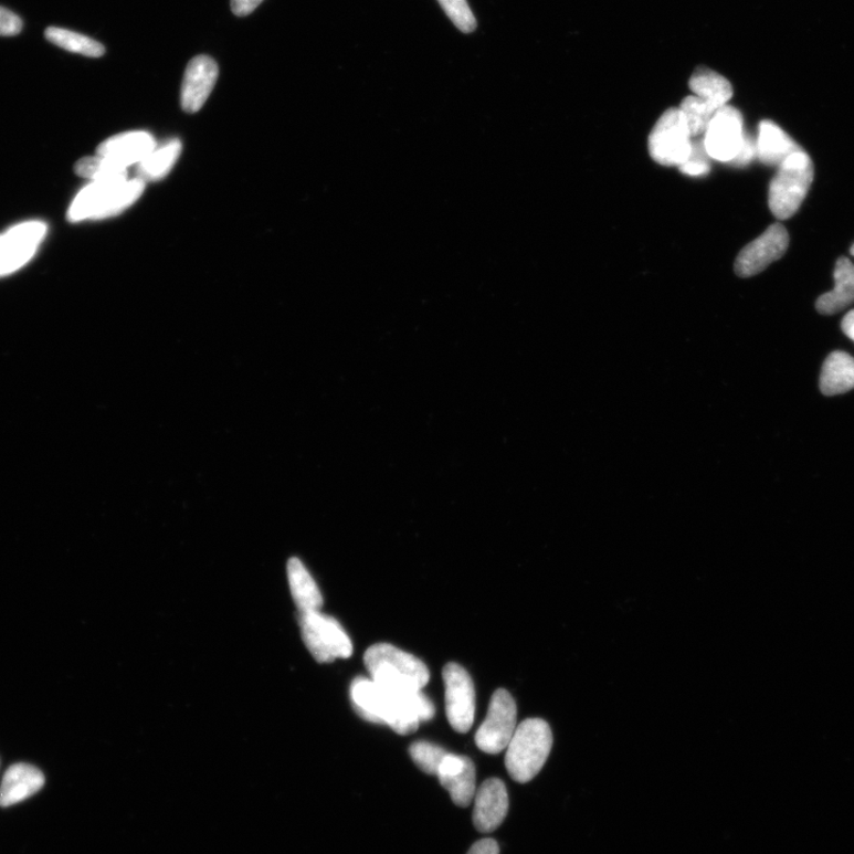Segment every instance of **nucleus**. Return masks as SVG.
<instances>
[{
	"label": "nucleus",
	"mask_w": 854,
	"mask_h": 854,
	"mask_svg": "<svg viewBox=\"0 0 854 854\" xmlns=\"http://www.w3.org/2000/svg\"><path fill=\"white\" fill-rule=\"evenodd\" d=\"M439 3L447 14V18L464 34H471L476 29L475 15L466 0H439Z\"/></svg>",
	"instance_id": "nucleus-28"
},
{
	"label": "nucleus",
	"mask_w": 854,
	"mask_h": 854,
	"mask_svg": "<svg viewBox=\"0 0 854 854\" xmlns=\"http://www.w3.org/2000/svg\"><path fill=\"white\" fill-rule=\"evenodd\" d=\"M693 138L681 108H670L657 120L649 139V149L656 164L681 167L693 150Z\"/></svg>",
	"instance_id": "nucleus-7"
},
{
	"label": "nucleus",
	"mask_w": 854,
	"mask_h": 854,
	"mask_svg": "<svg viewBox=\"0 0 854 854\" xmlns=\"http://www.w3.org/2000/svg\"><path fill=\"white\" fill-rule=\"evenodd\" d=\"M370 679L396 690H422L430 682V672L421 658L389 643H377L363 655Z\"/></svg>",
	"instance_id": "nucleus-2"
},
{
	"label": "nucleus",
	"mask_w": 854,
	"mask_h": 854,
	"mask_svg": "<svg viewBox=\"0 0 854 854\" xmlns=\"http://www.w3.org/2000/svg\"><path fill=\"white\" fill-rule=\"evenodd\" d=\"M789 246V234L781 223H773L759 238L739 252L735 262L736 275L749 278L763 272L770 264L778 262Z\"/></svg>",
	"instance_id": "nucleus-12"
},
{
	"label": "nucleus",
	"mask_w": 854,
	"mask_h": 854,
	"mask_svg": "<svg viewBox=\"0 0 854 854\" xmlns=\"http://www.w3.org/2000/svg\"><path fill=\"white\" fill-rule=\"evenodd\" d=\"M681 110L688 126L690 137L699 138L705 135L708 125H710L719 109L698 98L697 95H689L683 101Z\"/></svg>",
	"instance_id": "nucleus-26"
},
{
	"label": "nucleus",
	"mask_w": 854,
	"mask_h": 854,
	"mask_svg": "<svg viewBox=\"0 0 854 854\" xmlns=\"http://www.w3.org/2000/svg\"><path fill=\"white\" fill-rule=\"evenodd\" d=\"M756 148L757 158H759L765 166L778 168L789 156L802 150L797 141L789 137L778 124L771 120H763L760 123Z\"/></svg>",
	"instance_id": "nucleus-18"
},
{
	"label": "nucleus",
	"mask_w": 854,
	"mask_h": 854,
	"mask_svg": "<svg viewBox=\"0 0 854 854\" xmlns=\"http://www.w3.org/2000/svg\"><path fill=\"white\" fill-rule=\"evenodd\" d=\"M517 719L518 708L510 693L497 689L492 696L487 717L475 736L478 749L491 755L506 750L517 730Z\"/></svg>",
	"instance_id": "nucleus-8"
},
{
	"label": "nucleus",
	"mask_w": 854,
	"mask_h": 854,
	"mask_svg": "<svg viewBox=\"0 0 854 854\" xmlns=\"http://www.w3.org/2000/svg\"><path fill=\"white\" fill-rule=\"evenodd\" d=\"M854 389V359L844 351H834L821 369L820 390L837 396Z\"/></svg>",
	"instance_id": "nucleus-20"
},
{
	"label": "nucleus",
	"mask_w": 854,
	"mask_h": 854,
	"mask_svg": "<svg viewBox=\"0 0 854 854\" xmlns=\"http://www.w3.org/2000/svg\"><path fill=\"white\" fill-rule=\"evenodd\" d=\"M156 147L157 143L150 134L134 131L108 138L99 145L96 152L127 169L139 165Z\"/></svg>",
	"instance_id": "nucleus-16"
},
{
	"label": "nucleus",
	"mask_w": 854,
	"mask_h": 854,
	"mask_svg": "<svg viewBox=\"0 0 854 854\" xmlns=\"http://www.w3.org/2000/svg\"><path fill=\"white\" fill-rule=\"evenodd\" d=\"M46 231L44 222L28 221L0 234V277L27 265L36 254Z\"/></svg>",
	"instance_id": "nucleus-11"
},
{
	"label": "nucleus",
	"mask_w": 854,
	"mask_h": 854,
	"mask_svg": "<svg viewBox=\"0 0 854 854\" xmlns=\"http://www.w3.org/2000/svg\"><path fill=\"white\" fill-rule=\"evenodd\" d=\"M23 29V22L18 14L0 7V36L19 35Z\"/></svg>",
	"instance_id": "nucleus-30"
},
{
	"label": "nucleus",
	"mask_w": 854,
	"mask_h": 854,
	"mask_svg": "<svg viewBox=\"0 0 854 854\" xmlns=\"http://www.w3.org/2000/svg\"><path fill=\"white\" fill-rule=\"evenodd\" d=\"M145 182L136 179L125 182H92L73 201L68 220H101L116 217L133 205L144 192Z\"/></svg>",
	"instance_id": "nucleus-5"
},
{
	"label": "nucleus",
	"mask_w": 854,
	"mask_h": 854,
	"mask_svg": "<svg viewBox=\"0 0 854 854\" xmlns=\"http://www.w3.org/2000/svg\"><path fill=\"white\" fill-rule=\"evenodd\" d=\"M834 288L820 296L816 310L823 315H834L843 312L854 303V265L847 257H841L834 268Z\"/></svg>",
	"instance_id": "nucleus-19"
},
{
	"label": "nucleus",
	"mask_w": 854,
	"mask_h": 854,
	"mask_svg": "<svg viewBox=\"0 0 854 854\" xmlns=\"http://www.w3.org/2000/svg\"><path fill=\"white\" fill-rule=\"evenodd\" d=\"M43 772L31 765L11 766L0 784V808H10L41 791L44 786Z\"/></svg>",
	"instance_id": "nucleus-17"
},
{
	"label": "nucleus",
	"mask_w": 854,
	"mask_h": 854,
	"mask_svg": "<svg viewBox=\"0 0 854 854\" xmlns=\"http://www.w3.org/2000/svg\"><path fill=\"white\" fill-rule=\"evenodd\" d=\"M688 86L693 95H697L717 109L729 105L734 95L729 80L706 67H699L693 73Z\"/></svg>",
	"instance_id": "nucleus-22"
},
{
	"label": "nucleus",
	"mask_w": 854,
	"mask_h": 854,
	"mask_svg": "<svg viewBox=\"0 0 854 854\" xmlns=\"http://www.w3.org/2000/svg\"><path fill=\"white\" fill-rule=\"evenodd\" d=\"M850 252H851V254L854 256V244L852 245V247H851Z\"/></svg>",
	"instance_id": "nucleus-35"
},
{
	"label": "nucleus",
	"mask_w": 854,
	"mask_h": 854,
	"mask_svg": "<svg viewBox=\"0 0 854 854\" xmlns=\"http://www.w3.org/2000/svg\"><path fill=\"white\" fill-rule=\"evenodd\" d=\"M264 0H231V7L234 14L244 18L260 7Z\"/></svg>",
	"instance_id": "nucleus-32"
},
{
	"label": "nucleus",
	"mask_w": 854,
	"mask_h": 854,
	"mask_svg": "<svg viewBox=\"0 0 854 854\" xmlns=\"http://www.w3.org/2000/svg\"><path fill=\"white\" fill-rule=\"evenodd\" d=\"M298 623L306 649L319 664L352 655V643L342 625L320 610L299 611Z\"/></svg>",
	"instance_id": "nucleus-6"
},
{
	"label": "nucleus",
	"mask_w": 854,
	"mask_h": 854,
	"mask_svg": "<svg viewBox=\"0 0 854 854\" xmlns=\"http://www.w3.org/2000/svg\"><path fill=\"white\" fill-rule=\"evenodd\" d=\"M553 735L550 725L540 718H529L518 725L507 747L506 768L519 783L534 780L551 753Z\"/></svg>",
	"instance_id": "nucleus-3"
},
{
	"label": "nucleus",
	"mask_w": 854,
	"mask_h": 854,
	"mask_svg": "<svg viewBox=\"0 0 854 854\" xmlns=\"http://www.w3.org/2000/svg\"><path fill=\"white\" fill-rule=\"evenodd\" d=\"M44 35L48 41L71 53L89 57H101L106 53L105 46L102 43L66 29L48 28Z\"/></svg>",
	"instance_id": "nucleus-24"
},
{
	"label": "nucleus",
	"mask_w": 854,
	"mask_h": 854,
	"mask_svg": "<svg viewBox=\"0 0 854 854\" xmlns=\"http://www.w3.org/2000/svg\"><path fill=\"white\" fill-rule=\"evenodd\" d=\"M499 848L494 840H482L475 843L468 854H498Z\"/></svg>",
	"instance_id": "nucleus-33"
},
{
	"label": "nucleus",
	"mask_w": 854,
	"mask_h": 854,
	"mask_svg": "<svg viewBox=\"0 0 854 854\" xmlns=\"http://www.w3.org/2000/svg\"><path fill=\"white\" fill-rule=\"evenodd\" d=\"M217 62L207 55L193 57L186 70L181 104L187 113H197L205 104L218 82Z\"/></svg>",
	"instance_id": "nucleus-13"
},
{
	"label": "nucleus",
	"mask_w": 854,
	"mask_h": 854,
	"mask_svg": "<svg viewBox=\"0 0 854 854\" xmlns=\"http://www.w3.org/2000/svg\"><path fill=\"white\" fill-rule=\"evenodd\" d=\"M755 157H757L756 141L746 133L742 147L729 165L735 168H745L752 162Z\"/></svg>",
	"instance_id": "nucleus-31"
},
{
	"label": "nucleus",
	"mask_w": 854,
	"mask_h": 854,
	"mask_svg": "<svg viewBox=\"0 0 854 854\" xmlns=\"http://www.w3.org/2000/svg\"><path fill=\"white\" fill-rule=\"evenodd\" d=\"M842 328L845 335L854 342V310L844 317Z\"/></svg>",
	"instance_id": "nucleus-34"
},
{
	"label": "nucleus",
	"mask_w": 854,
	"mask_h": 854,
	"mask_svg": "<svg viewBox=\"0 0 854 854\" xmlns=\"http://www.w3.org/2000/svg\"><path fill=\"white\" fill-rule=\"evenodd\" d=\"M75 173L92 182L127 181L126 168L113 164L112 160L99 155L80 159L75 165Z\"/></svg>",
	"instance_id": "nucleus-25"
},
{
	"label": "nucleus",
	"mask_w": 854,
	"mask_h": 854,
	"mask_svg": "<svg viewBox=\"0 0 854 854\" xmlns=\"http://www.w3.org/2000/svg\"><path fill=\"white\" fill-rule=\"evenodd\" d=\"M708 158H710V156H708L705 150L704 141H693L692 154L686 162L679 167V169L684 175L687 176H705L711 171V165L708 164Z\"/></svg>",
	"instance_id": "nucleus-29"
},
{
	"label": "nucleus",
	"mask_w": 854,
	"mask_h": 854,
	"mask_svg": "<svg viewBox=\"0 0 854 854\" xmlns=\"http://www.w3.org/2000/svg\"><path fill=\"white\" fill-rule=\"evenodd\" d=\"M745 120L736 107L725 105L713 118L704 135V147L710 158L730 164L745 139Z\"/></svg>",
	"instance_id": "nucleus-10"
},
{
	"label": "nucleus",
	"mask_w": 854,
	"mask_h": 854,
	"mask_svg": "<svg viewBox=\"0 0 854 854\" xmlns=\"http://www.w3.org/2000/svg\"><path fill=\"white\" fill-rule=\"evenodd\" d=\"M813 180L810 155L802 149L789 156L769 184L768 204L772 215L779 220L794 217L809 196Z\"/></svg>",
	"instance_id": "nucleus-4"
},
{
	"label": "nucleus",
	"mask_w": 854,
	"mask_h": 854,
	"mask_svg": "<svg viewBox=\"0 0 854 854\" xmlns=\"http://www.w3.org/2000/svg\"><path fill=\"white\" fill-rule=\"evenodd\" d=\"M287 578L289 590L299 611L320 610L324 605V595L299 559L288 560Z\"/></svg>",
	"instance_id": "nucleus-21"
},
{
	"label": "nucleus",
	"mask_w": 854,
	"mask_h": 854,
	"mask_svg": "<svg viewBox=\"0 0 854 854\" xmlns=\"http://www.w3.org/2000/svg\"><path fill=\"white\" fill-rule=\"evenodd\" d=\"M354 711L362 719L387 725L401 736L413 734L434 717V706L423 690H396L358 676L350 686Z\"/></svg>",
	"instance_id": "nucleus-1"
},
{
	"label": "nucleus",
	"mask_w": 854,
	"mask_h": 854,
	"mask_svg": "<svg viewBox=\"0 0 854 854\" xmlns=\"http://www.w3.org/2000/svg\"><path fill=\"white\" fill-rule=\"evenodd\" d=\"M181 151L182 143L179 139H171L160 145V147H156L138 165V179L144 182L165 179L176 165Z\"/></svg>",
	"instance_id": "nucleus-23"
},
{
	"label": "nucleus",
	"mask_w": 854,
	"mask_h": 854,
	"mask_svg": "<svg viewBox=\"0 0 854 854\" xmlns=\"http://www.w3.org/2000/svg\"><path fill=\"white\" fill-rule=\"evenodd\" d=\"M436 777L458 808H470L476 794V770L470 757L447 752Z\"/></svg>",
	"instance_id": "nucleus-14"
},
{
	"label": "nucleus",
	"mask_w": 854,
	"mask_h": 854,
	"mask_svg": "<svg viewBox=\"0 0 854 854\" xmlns=\"http://www.w3.org/2000/svg\"><path fill=\"white\" fill-rule=\"evenodd\" d=\"M447 720L460 734L468 732L475 719V687L468 672L455 663L443 670Z\"/></svg>",
	"instance_id": "nucleus-9"
},
{
	"label": "nucleus",
	"mask_w": 854,
	"mask_h": 854,
	"mask_svg": "<svg viewBox=\"0 0 854 854\" xmlns=\"http://www.w3.org/2000/svg\"><path fill=\"white\" fill-rule=\"evenodd\" d=\"M509 808L507 788L499 779H488L475 795L474 825L481 833H492L504 823Z\"/></svg>",
	"instance_id": "nucleus-15"
},
{
	"label": "nucleus",
	"mask_w": 854,
	"mask_h": 854,
	"mask_svg": "<svg viewBox=\"0 0 854 854\" xmlns=\"http://www.w3.org/2000/svg\"><path fill=\"white\" fill-rule=\"evenodd\" d=\"M446 753L445 749L429 742H415L410 748L413 762L419 769L429 773V776H437L439 768Z\"/></svg>",
	"instance_id": "nucleus-27"
}]
</instances>
